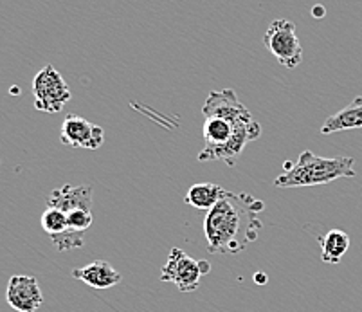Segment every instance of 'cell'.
I'll use <instances>...</instances> for the list:
<instances>
[{"label": "cell", "mask_w": 362, "mask_h": 312, "mask_svg": "<svg viewBox=\"0 0 362 312\" xmlns=\"http://www.w3.org/2000/svg\"><path fill=\"white\" fill-rule=\"evenodd\" d=\"M265 204L249 193H227L215 208L207 212L204 235L209 253L238 255L262 231L259 213Z\"/></svg>", "instance_id": "cell-1"}, {"label": "cell", "mask_w": 362, "mask_h": 312, "mask_svg": "<svg viewBox=\"0 0 362 312\" xmlns=\"http://www.w3.org/2000/svg\"><path fill=\"white\" fill-rule=\"evenodd\" d=\"M354 157H319L310 150L299 156L298 163H285L287 172L274 179L278 188H305L330 185L337 179L355 177Z\"/></svg>", "instance_id": "cell-2"}, {"label": "cell", "mask_w": 362, "mask_h": 312, "mask_svg": "<svg viewBox=\"0 0 362 312\" xmlns=\"http://www.w3.org/2000/svg\"><path fill=\"white\" fill-rule=\"evenodd\" d=\"M92 186L90 185H65L52 190L47 197L49 208H58L67 216V228L74 238L80 242L92 226Z\"/></svg>", "instance_id": "cell-3"}, {"label": "cell", "mask_w": 362, "mask_h": 312, "mask_svg": "<svg viewBox=\"0 0 362 312\" xmlns=\"http://www.w3.org/2000/svg\"><path fill=\"white\" fill-rule=\"evenodd\" d=\"M209 271H211V264L207 260H195L182 249L173 248L160 271V282L175 284L182 292H193L199 289L200 280L209 275Z\"/></svg>", "instance_id": "cell-4"}, {"label": "cell", "mask_w": 362, "mask_h": 312, "mask_svg": "<svg viewBox=\"0 0 362 312\" xmlns=\"http://www.w3.org/2000/svg\"><path fill=\"white\" fill-rule=\"evenodd\" d=\"M33 96L38 110L56 114L71 101V88L60 72L52 65H45L33 80Z\"/></svg>", "instance_id": "cell-5"}, {"label": "cell", "mask_w": 362, "mask_h": 312, "mask_svg": "<svg viewBox=\"0 0 362 312\" xmlns=\"http://www.w3.org/2000/svg\"><path fill=\"white\" fill-rule=\"evenodd\" d=\"M263 44L272 57L287 69H296L303 62V47L296 35V24L285 18H278L269 25Z\"/></svg>", "instance_id": "cell-6"}, {"label": "cell", "mask_w": 362, "mask_h": 312, "mask_svg": "<svg viewBox=\"0 0 362 312\" xmlns=\"http://www.w3.org/2000/svg\"><path fill=\"white\" fill-rule=\"evenodd\" d=\"M262 136V125L256 120L242 125L236 130L231 141H227L222 146H204L202 152L199 154V161H222L227 166H235L238 163V157L245 150L247 143L256 141Z\"/></svg>", "instance_id": "cell-7"}, {"label": "cell", "mask_w": 362, "mask_h": 312, "mask_svg": "<svg viewBox=\"0 0 362 312\" xmlns=\"http://www.w3.org/2000/svg\"><path fill=\"white\" fill-rule=\"evenodd\" d=\"M60 141L72 149L98 150L105 143V130L85 117L69 114L62 123Z\"/></svg>", "instance_id": "cell-8"}, {"label": "cell", "mask_w": 362, "mask_h": 312, "mask_svg": "<svg viewBox=\"0 0 362 312\" xmlns=\"http://www.w3.org/2000/svg\"><path fill=\"white\" fill-rule=\"evenodd\" d=\"M6 300L16 312H36L44 304V294L35 277L16 275L9 280Z\"/></svg>", "instance_id": "cell-9"}, {"label": "cell", "mask_w": 362, "mask_h": 312, "mask_svg": "<svg viewBox=\"0 0 362 312\" xmlns=\"http://www.w3.org/2000/svg\"><path fill=\"white\" fill-rule=\"evenodd\" d=\"M204 117L218 116L226 120H243L251 117V110L238 100L233 88H223V91H211L207 96L206 103L202 107Z\"/></svg>", "instance_id": "cell-10"}, {"label": "cell", "mask_w": 362, "mask_h": 312, "mask_svg": "<svg viewBox=\"0 0 362 312\" xmlns=\"http://www.w3.org/2000/svg\"><path fill=\"white\" fill-rule=\"evenodd\" d=\"M72 278L81 280L92 289H110L121 284V275L105 260H94L80 269H72Z\"/></svg>", "instance_id": "cell-11"}, {"label": "cell", "mask_w": 362, "mask_h": 312, "mask_svg": "<svg viewBox=\"0 0 362 312\" xmlns=\"http://www.w3.org/2000/svg\"><path fill=\"white\" fill-rule=\"evenodd\" d=\"M255 117H243V120H226L218 116H207L204 121V139L206 146H222L227 141H231L242 125L249 123Z\"/></svg>", "instance_id": "cell-12"}, {"label": "cell", "mask_w": 362, "mask_h": 312, "mask_svg": "<svg viewBox=\"0 0 362 312\" xmlns=\"http://www.w3.org/2000/svg\"><path fill=\"white\" fill-rule=\"evenodd\" d=\"M351 128H362V96H357L348 107L341 108L339 112L328 117L321 125V134L328 136V134L351 130Z\"/></svg>", "instance_id": "cell-13"}, {"label": "cell", "mask_w": 362, "mask_h": 312, "mask_svg": "<svg viewBox=\"0 0 362 312\" xmlns=\"http://www.w3.org/2000/svg\"><path fill=\"white\" fill-rule=\"evenodd\" d=\"M227 193H229L227 190L215 185V183H199V185H193L192 188L187 190L184 202L193 206L195 209H200V212H209V209L218 204Z\"/></svg>", "instance_id": "cell-14"}, {"label": "cell", "mask_w": 362, "mask_h": 312, "mask_svg": "<svg viewBox=\"0 0 362 312\" xmlns=\"http://www.w3.org/2000/svg\"><path fill=\"white\" fill-rule=\"evenodd\" d=\"M321 245V260L327 264H339L342 256L350 249V236L341 229H332L327 235L319 238Z\"/></svg>", "instance_id": "cell-15"}, {"label": "cell", "mask_w": 362, "mask_h": 312, "mask_svg": "<svg viewBox=\"0 0 362 312\" xmlns=\"http://www.w3.org/2000/svg\"><path fill=\"white\" fill-rule=\"evenodd\" d=\"M255 282H256V284H258V285H265V284H267V275H256Z\"/></svg>", "instance_id": "cell-16"}]
</instances>
